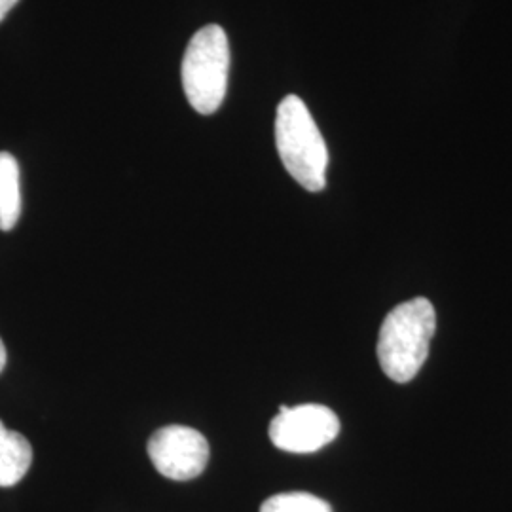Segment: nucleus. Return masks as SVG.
Instances as JSON below:
<instances>
[{"mask_svg":"<svg viewBox=\"0 0 512 512\" xmlns=\"http://www.w3.org/2000/svg\"><path fill=\"white\" fill-rule=\"evenodd\" d=\"M435 330L437 315L427 298H414L391 311L378 338V361L385 376L397 384L412 382L427 361Z\"/></svg>","mask_w":512,"mask_h":512,"instance_id":"1","label":"nucleus"},{"mask_svg":"<svg viewBox=\"0 0 512 512\" xmlns=\"http://www.w3.org/2000/svg\"><path fill=\"white\" fill-rule=\"evenodd\" d=\"M275 145L279 158L296 183L308 192L327 186L329 150L304 101L287 95L275 116Z\"/></svg>","mask_w":512,"mask_h":512,"instance_id":"2","label":"nucleus"},{"mask_svg":"<svg viewBox=\"0 0 512 512\" xmlns=\"http://www.w3.org/2000/svg\"><path fill=\"white\" fill-rule=\"evenodd\" d=\"M230 73V44L219 25L202 27L183 57V88L188 103L200 114L220 109Z\"/></svg>","mask_w":512,"mask_h":512,"instance_id":"3","label":"nucleus"},{"mask_svg":"<svg viewBox=\"0 0 512 512\" xmlns=\"http://www.w3.org/2000/svg\"><path fill=\"white\" fill-rule=\"evenodd\" d=\"M268 433L275 448L283 452L313 454L338 437L340 420L323 404L279 406Z\"/></svg>","mask_w":512,"mask_h":512,"instance_id":"4","label":"nucleus"},{"mask_svg":"<svg viewBox=\"0 0 512 512\" xmlns=\"http://www.w3.org/2000/svg\"><path fill=\"white\" fill-rule=\"evenodd\" d=\"M148 458L165 478L186 482L202 475L209 463V442L200 431L167 425L148 440Z\"/></svg>","mask_w":512,"mask_h":512,"instance_id":"5","label":"nucleus"},{"mask_svg":"<svg viewBox=\"0 0 512 512\" xmlns=\"http://www.w3.org/2000/svg\"><path fill=\"white\" fill-rule=\"evenodd\" d=\"M31 463L33 448L29 440L0 421V488H12L21 482Z\"/></svg>","mask_w":512,"mask_h":512,"instance_id":"6","label":"nucleus"},{"mask_svg":"<svg viewBox=\"0 0 512 512\" xmlns=\"http://www.w3.org/2000/svg\"><path fill=\"white\" fill-rule=\"evenodd\" d=\"M21 217V184L18 160L0 152V230L10 232Z\"/></svg>","mask_w":512,"mask_h":512,"instance_id":"7","label":"nucleus"},{"mask_svg":"<svg viewBox=\"0 0 512 512\" xmlns=\"http://www.w3.org/2000/svg\"><path fill=\"white\" fill-rule=\"evenodd\" d=\"M260 512H332L329 503L317 495L306 492L279 494L266 499Z\"/></svg>","mask_w":512,"mask_h":512,"instance_id":"8","label":"nucleus"},{"mask_svg":"<svg viewBox=\"0 0 512 512\" xmlns=\"http://www.w3.org/2000/svg\"><path fill=\"white\" fill-rule=\"evenodd\" d=\"M19 0H0V21L8 16V12L18 4Z\"/></svg>","mask_w":512,"mask_h":512,"instance_id":"9","label":"nucleus"},{"mask_svg":"<svg viewBox=\"0 0 512 512\" xmlns=\"http://www.w3.org/2000/svg\"><path fill=\"white\" fill-rule=\"evenodd\" d=\"M6 361H8V353H6V348H4V344H2V340H0V372L4 370Z\"/></svg>","mask_w":512,"mask_h":512,"instance_id":"10","label":"nucleus"}]
</instances>
